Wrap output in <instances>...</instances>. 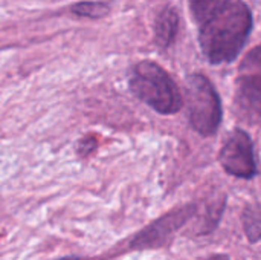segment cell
Wrapping results in <instances>:
<instances>
[{
    "label": "cell",
    "instance_id": "1",
    "mask_svg": "<svg viewBox=\"0 0 261 260\" xmlns=\"http://www.w3.org/2000/svg\"><path fill=\"white\" fill-rule=\"evenodd\" d=\"M252 31V14L243 2H229L202 23L199 43L213 64L237 58Z\"/></svg>",
    "mask_w": 261,
    "mask_h": 260
},
{
    "label": "cell",
    "instance_id": "2",
    "mask_svg": "<svg viewBox=\"0 0 261 260\" xmlns=\"http://www.w3.org/2000/svg\"><path fill=\"white\" fill-rule=\"evenodd\" d=\"M133 93L162 115L176 113L182 107V95L174 80L156 63L141 61L130 72Z\"/></svg>",
    "mask_w": 261,
    "mask_h": 260
},
{
    "label": "cell",
    "instance_id": "3",
    "mask_svg": "<svg viewBox=\"0 0 261 260\" xmlns=\"http://www.w3.org/2000/svg\"><path fill=\"white\" fill-rule=\"evenodd\" d=\"M185 98L193 129L203 136H213L222 123V103L213 83L200 74L190 75Z\"/></svg>",
    "mask_w": 261,
    "mask_h": 260
},
{
    "label": "cell",
    "instance_id": "4",
    "mask_svg": "<svg viewBox=\"0 0 261 260\" xmlns=\"http://www.w3.org/2000/svg\"><path fill=\"white\" fill-rule=\"evenodd\" d=\"M196 211V205L179 207L141 230L130 241V250H158L168 245L180 227H184Z\"/></svg>",
    "mask_w": 261,
    "mask_h": 260
},
{
    "label": "cell",
    "instance_id": "5",
    "mask_svg": "<svg viewBox=\"0 0 261 260\" xmlns=\"http://www.w3.org/2000/svg\"><path fill=\"white\" fill-rule=\"evenodd\" d=\"M220 164L226 173L242 179H251L257 175V161L254 143L243 130H234L220 152Z\"/></svg>",
    "mask_w": 261,
    "mask_h": 260
},
{
    "label": "cell",
    "instance_id": "6",
    "mask_svg": "<svg viewBox=\"0 0 261 260\" xmlns=\"http://www.w3.org/2000/svg\"><path fill=\"white\" fill-rule=\"evenodd\" d=\"M234 109L240 121L249 126L261 124V75L243 74L237 80Z\"/></svg>",
    "mask_w": 261,
    "mask_h": 260
},
{
    "label": "cell",
    "instance_id": "7",
    "mask_svg": "<svg viewBox=\"0 0 261 260\" xmlns=\"http://www.w3.org/2000/svg\"><path fill=\"white\" fill-rule=\"evenodd\" d=\"M179 29V15L173 8H165L159 12L154 21V37L159 46L167 48L174 40Z\"/></svg>",
    "mask_w": 261,
    "mask_h": 260
},
{
    "label": "cell",
    "instance_id": "8",
    "mask_svg": "<svg viewBox=\"0 0 261 260\" xmlns=\"http://www.w3.org/2000/svg\"><path fill=\"white\" fill-rule=\"evenodd\" d=\"M242 224L248 241L251 244L258 242L261 239V202H252L245 207Z\"/></svg>",
    "mask_w": 261,
    "mask_h": 260
},
{
    "label": "cell",
    "instance_id": "9",
    "mask_svg": "<svg viewBox=\"0 0 261 260\" xmlns=\"http://www.w3.org/2000/svg\"><path fill=\"white\" fill-rule=\"evenodd\" d=\"M229 2L232 0H190V8L194 20L203 23Z\"/></svg>",
    "mask_w": 261,
    "mask_h": 260
},
{
    "label": "cell",
    "instance_id": "10",
    "mask_svg": "<svg viewBox=\"0 0 261 260\" xmlns=\"http://www.w3.org/2000/svg\"><path fill=\"white\" fill-rule=\"evenodd\" d=\"M72 11L80 17L98 18V17H104L109 12V6L102 2H81L76 3L72 8Z\"/></svg>",
    "mask_w": 261,
    "mask_h": 260
},
{
    "label": "cell",
    "instance_id": "11",
    "mask_svg": "<svg viewBox=\"0 0 261 260\" xmlns=\"http://www.w3.org/2000/svg\"><path fill=\"white\" fill-rule=\"evenodd\" d=\"M240 70L245 74H258L261 75V46L252 49L243 60Z\"/></svg>",
    "mask_w": 261,
    "mask_h": 260
},
{
    "label": "cell",
    "instance_id": "12",
    "mask_svg": "<svg viewBox=\"0 0 261 260\" xmlns=\"http://www.w3.org/2000/svg\"><path fill=\"white\" fill-rule=\"evenodd\" d=\"M210 260H229L226 256H223V254H216V256H213V257H210Z\"/></svg>",
    "mask_w": 261,
    "mask_h": 260
},
{
    "label": "cell",
    "instance_id": "13",
    "mask_svg": "<svg viewBox=\"0 0 261 260\" xmlns=\"http://www.w3.org/2000/svg\"><path fill=\"white\" fill-rule=\"evenodd\" d=\"M57 260H84V259L76 257V256H66V257H61V259H57Z\"/></svg>",
    "mask_w": 261,
    "mask_h": 260
}]
</instances>
